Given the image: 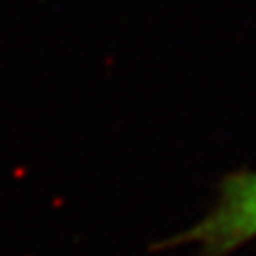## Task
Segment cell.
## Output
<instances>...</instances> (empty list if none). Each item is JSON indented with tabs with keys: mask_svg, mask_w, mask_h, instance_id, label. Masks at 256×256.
<instances>
[{
	"mask_svg": "<svg viewBox=\"0 0 256 256\" xmlns=\"http://www.w3.org/2000/svg\"><path fill=\"white\" fill-rule=\"evenodd\" d=\"M256 238V170L222 178L214 206L166 246L196 244L200 256H226Z\"/></svg>",
	"mask_w": 256,
	"mask_h": 256,
	"instance_id": "cell-1",
	"label": "cell"
}]
</instances>
